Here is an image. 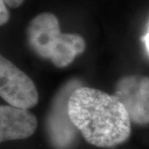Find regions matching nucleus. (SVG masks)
I'll return each mask as SVG.
<instances>
[{
  "label": "nucleus",
  "mask_w": 149,
  "mask_h": 149,
  "mask_svg": "<svg viewBox=\"0 0 149 149\" xmlns=\"http://www.w3.org/2000/svg\"><path fill=\"white\" fill-rule=\"evenodd\" d=\"M6 5L8 6L9 8H13V9H16V8H19L20 5L24 2V0H3Z\"/></svg>",
  "instance_id": "nucleus-7"
},
{
  "label": "nucleus",
  "mask_w": 149,
  "mask_h": 149,
  "mask_svg": "<svg viewBox=\"0 0 149 149\" xmlns=\"http://www.w3.org/2000/svg\"><path fill=\"white\" fill-rule=\"evenodd\" d=\"M114 96L123 104L132 123L149 124V77L129 74L118 79Z\"/></svg>",
  "instance_id": "nucleus-4"
},
{
  "label": "nucleus",
  "mask_w": 149,
  "mask_h": 149,
  "mask_svg": "<svg viewBox=\"0 0 149 149\" xmlns=\"http://www.w3.org/2000/svg\"><path fill=\"white\" fill-rule=\"evenodd\" d=\"M0 95L8 105L24 109L39 102L33 80L4 56L0 57Z\"/></svg>",
  "instance_id": "nucleus-3"
},
{
  "label": "nucleus",
  "mask_w": 149,
  "mask_h": 149,
  "mask_svg": "<svg viewBox=\"0 0 149 149\" xmlns=\"http://www.w3.org/2000/svg\"><path fill=\"white\" fill-rule=\"evenodd\" d=\"M67 111L74 127L94 146L111 148L131 136L129 114L114 95L92 87H77L68 98Z\"/></svg>",
  "instance_id": "nucleus-1"
},
{
  "label": "nucleus",
  "mask_w": 149,
  "mask_h": 149,
  "mask_svg": "<svg viewBox=\"0 0 149 149\" xmlns=\"http://www.w3.org/2000/svg\"><path fill=\"white\" fill-rule=\"evenodd\" d=\"M142 41L144 42V45H145V47H146V50L149 53V27H148V30H147V33L144 35L143 38H142Z\"/></svg>",
  "instance_id": "nucleus-8"
},
{
  "label": "nucleus",
  "mask_w": 149,
  "mask_h": 149,
  "mask_svg": "<svg viewBox=\"0 0 149 149\" xmlns=\"http://www.w3.org/2000/svg\"><path fill=\"white\" fill-rule=\"evenodd\" d=\"M28 46L41 58L49 60L56 68H65L85 50L80 35L62 33L55 15L45 12L31 19L26 29Z\"/></svg>",
  "instance_id": "nucleus-2"
},
{
  "label": "nucleus",
  "mask_w": 149,
  "mask_h": 149,
  "mask_svg": "<svg viewBox=\"0 0 149 149\" xmlns=\"http://www.w3.org/2000/svg\"><path fill=\"white\" fill-rule=\"evenodd\" d=\"M38 126L37 118L28 109L10 105L0 107V141L28 139Z\"/></svg>",
  "instance_id": "nucleus-5"
},
{
  "label": "nucleus",
  "mask_w": 149,
  "mask_h": 149,
  "mask_svg": "<svg viewBox=\"0 0 149 149\" xmlns=\"http://www.w3.org/2000/svg\"><path fill=\"white\" fill-rule=\"evenodd\" d=\"M9 7L6 5V3L3 0H0V24H6L9 19H10V12H9Z\"/></svg>",
  "instance_id": "nucleus-6"
}]
</instances>
